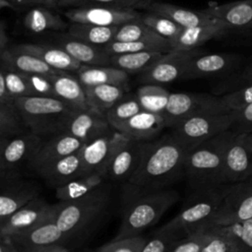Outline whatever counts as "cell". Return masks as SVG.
<instances>
[{"label":"cell","mask_w":252,"mask_h":252,"mask_svg":"<svg viewBox=\"0 0 252 252\" xmlns=\"http://www.w3.org/2000/svg\"><path fill=\"white\" fill-rule=\"evenodd\" d=\"M0 73L3 74L7 90L14 98L23 96H33V92L31 87L27 74L14 71L1 66Z\"/></svg>","instance_id":"ee69618b"},{"label":"cell","mask_w":252,"mask_h":252,"mask_svg":"<svg viewBox=\"0 0 252 252\" xmlns=\"http://www.w3.org/2000/svg\"><path fill=\"white\" fill-rule=\"evenodd\" d=\"M202 112H225L216 94L195 93H170L167 105L161 115L170 129L185 118Z\"/></svg>","instance_id":"8fae6325"},{"label":"cell","mask_w":252,"mask_h":252,"mask_svg":"<svg viewBox=\"0 0 252 252\" xmlns=\"http://www.w3.org/2000/svg\"><path fill=\"white\" fill-rule=\"evenodd\" d=\"M207 232L209 237L201 252H236L233 244L225 236L209 230Z\"/></svg>","instance_id":"816d5d0a"},{"label":"cell","mask_w":252,"mask_h":252,"mask_svg":"<svg viewBox=\"0 0 252 252\" xmlns=\"http://www.w3.org/2000/svg\"><path fill=\"white\" fill-rule=\"evenodd\" d=\"M31 87L33 92V96H54L51 77L39 74H27Z\"/></svg>","instance_id":"f5cc1de1"},{"label":"cell","mask_w":252,"mask_h":252,"mask_svg":"<svg viewBox=\"0 0 252 252\" xmlns=\"http://www.w3.org/2000/svg\"><path fill=\"white\" fill-rule=\"evenodd\" d=\"M118 27L71 23L69 26V33L85 42L103 47L114 39Z\"/></svg>","instance_id":"8d00e7d4"},{"label":"cell","mask_w":252,"mask_h":252,"mask_svg":"<svg viewBox=\"0 0 252 252\" xmlns=\"http://www.w3.org/2000/svg\"><path fill=\"white\" fill-rule=\"evenodd\" d=\"M12 239L19 248L24 250L33 247L61 244L69 238L58 226L54 219H51L24 233L13 236Z\"/></svg>","instance_id":"83f0119b"},{"label":"cell","mask_w":252,"mask_h":252,"mask_svg":"<svg viewBox=\"0 0 252 252\" xmlns=\"http://www.w3.org/2000/svg\"><path fill=\"white\" fill-rule=\"evenodd\" d=\"M185 155L186 149L169 132L147 142L137 171L125 183L127 199L168 189L184 177Z\"/></svg>","instance_id":"6da1fadb"},{"label":"cell","mask_w":252,"mask_h":252,"mask_svg":"<svg viewBox=\"0 0 252 252\" xmlns=\"http://www.w3.org/2000/svg\"><path fill=\"white\" fill-rule=\"evenodd\" d=\"M232 123L230 112H202L180 121L169 133L187 151L229 130Z\"/></svg>","instance_id":"52a82bcc"},{"label":"cell","mask_w":252,"mask_h":252,"mask_svg":"<svg viewBox=\"0 0 252 252\" xmlns=\"http://www.w3.org/2000/svg\"><path fill=\"white\" fill-rule=\"evenodd\" d=\"M213 18L224 23L230 31L252 32V0H240L205 9Z\"/></svg>","instance_id":"7402d4cb"},{"label":"cell","mask_w":252,"mask_h":252,"mask_svg":"<svg viewBox=\"0 0 252 252\" xmlns=\"http://www.w3.org/2000/svg\"><path fill=\"white\" fill-rule=\"evenodd\" d=\"M146 143L129 140L121 145L103 174L104 179L126 183L137 171L145 150Z\"/></svg>","instance_id":"ac0fdd59"},{"label":"cell","mask_w":252,"mask_h":252,"mask_svg":"<svg viewBox=\"0 0 252 252\" xmlns=\"http://www.w3.org/2000/svg\"><path fill=\"white\" fill-rule=\"evenodd\" d=\"M208 230L225 236L233 244L236 252H252V219L215 226Z\"/></svg>","instance_id":"74e56055"},{"label":"cell","mask_w":252,"mask_h":252,"mask_svg":"<svg viewBox=\"0 0 252 252\" xmlns=\"http://www.w3.org/2000/svg\"><path fill=\"white\" fill-rule=\"evenodd\" d=\"M22 252H70V251L61 244H53V245H48V246L24 249V250H22Z\"/></svg>","instance_id":"9f6ffc18"},{"label":"cell","mask_w":252,"mask_h":252,"mask_svg":"<svg viewBox=\"0 0 252 252\" xmlns=\"http://www.w3.org/2000/svg\"><path fill=\"white\" fill-rule=\"evenodd\" d=\"M1 66L18 71L24 74H39L52 76L60 71H56L48 66L41 59L30 53L17 50L13 47L7 48L0 53Z\"/></svg>","instance_id":"f546056e"},{"label":"cell","mask_w":252,"mask_h":252,"mask_svg":"<svg viewBox=\"0 0 252 252\" xmlns=\"http://www.w3.org/2000/svg\"><path fill=\"white\" fill-rule=\"evenodd\" d=\"M165 128L166 125L161 114L141 110L114 129L129 140L146 143L159 138Z\"/></svg>","instance_id":"44dd1931"},{"label":"cell","mask_w":252,"mask_h":252,"mask_svg":"<svg viewBox=\"0 0 252 252\" xmlns=\"http://www.w3.org/2000/svg\"><path fill=\"white\" fill-rule=\"evenodd\" d=\"M57 45L82 65H110V55L105 52L102 46H96L85 42L71 35L69 32L57 38Z\"/></svg>","instance_id":"d4e9b609"},{"label":"cell","mask_w":252,"mask_h":252,"mask_svg":"<svg viewBox=\"0 0 252 252\" xmlns=\"http://www.w3.org/2000/svg\"><path fill=\"white\" fill-rule=\"evenodd\" d=\"M85 144L76 137L65 133H57L44 140L35 158L31 162L29 169L38 174L42 169L54 161L79 152Z\"/></svg>","instance_id":"d6986e66"},{"label":"cell","mask_w":252,"mask_h":252,"mask_svg":"<svg viewBox=\"0 0 252 252\" xmlns=\"http://www.w3.org/2000/svg\"><path fill=\"white\" fill-rule=\"evenodd\" d=\"M57 208V204L51 205L38 196L0 222V234L13 237L24 233L54 219Z\"/></svg>","instance_id":"4fadbf2b"},{"label":"cell","mask_w":252,"mask_h":252,"mask_svg":"<svg viewBox=\"0 0 252 252\" xmlns=\"http://www.w3.org/2000/svg\"><path fill=\"white\" fill-rule=\"evenodd\" d=\"M43 141V137L31 131L0 139V178L23 176V169H29Z\"/></svg>","instance_id":"ba28073f"},{"label":"cell","mask_w":252,"mask_h":252,"mask_svg":"<svg viewBox=\"0 0 252 252\" xmlns=\"http://www.w3.org/2000/svg\"><path fill=\"white\" fill-rule=\"evenodd\" d=\"M227 132L228 130L186 151L184 178L193 191L227 184L223 165Z\"/></svg>","instance_id":"7a4b0ae2"},{"label":"cell","mask_w":252,"mask_h":252,"mask_svg":"<svg viewBox=\"0 0 252 252\" xmlns=\"http://www.w3.org/2000/svg\"><path fill=\"white\" fill-rule=\"evenodd\" d=\"M14 4L8 0H0V8L4 7H9V8H14Z\"/></svg>","instance_id":"91938a15"},{"label":"cell","mask_w":252,"mask_h":252,"mask_svg":"<svg viewBox=\"0 0 252 252\" xmlns=\"http://www.w3.org/2000/svg\"><path fill=\"white\" fill-rule=\"evenodd\" d=\"M142 20L148 26H150L158 35L167 39L171 43V46L176 41L180 32L184 29L172 20L154 12L142 15Z\"/></svg>","instance_id":"7bdbcfd3"},{"label":"cell","mask_w":252,"mask_h":252,"mask_svg":"<svg viewBox=\"0 0 252 252\" xmlns=\"http://www.w3.org/2000/svg\"><path fill=\"white\" fill-rule=\"evenodd\" d=\"M13 48L36 56L56 71L76 73L82 66L80 62L58 45L22 43L13 46Z\"/></svg>","instance_id":"cb8c5ba5"},{"label":"cell","mask_w":252,"mask_h":252,"mask_svg":"<svg viewBox=\"0 0 252 252\" xmlns=\"http://www.w3.org/2000/svg\"><path fill=\"white\" fill-rule=\"evenodd\" d=\"M223 165L226 183L252 178V133L228 130Z\"/></svg>","instance_id":"30bf717a"},{"label":"cell","mask_w":252,"mask_h":252,"mask_svg":"<svg viewBox=\"0 0 252 252\" xmlns=\"http://www.w3.org/2000/svg\"><path fill=\"white\" fill-rule=\"evenodd\" d=\"M143 110L161 114L165 109L170 93L160 85L144 84L135 93Z\"/></svg>","instance_id":"ab89813d"},{"label":"cell","mask_w":252,"mask_h":252,"mask_svg":"<svg viewBox=\"0 0 252 252\" xmlns=\"http://www.w3.org/2000/svg\"><path fill=\"white\" fill-rule=\"evenodd\" d=\"M165 39L158 35L143 20L142 16L138 19L128 21L120 25L115 33V41H134V40H161Z\"/></svg>","instance_id":"60d3db41"},{"label":"cell","mask_w":252,"mask_h":252,"mask_svg":"<svg viewBox=\"0 0 252 252\" xmlns=\"http://www.w3.org/2000/svg\"><path fill=\"white\" fill-rule=\"evenodd\" d=\"M180 238L182 236L176 232L158 228L152 238L147 239L141 252H168L172 244Z\"/></svg>","instance_id":"c3c4849f"},{"label":"cell","mask_w":252,"mask_h":252,"mask_svg":"<svg viewBox=\"0 0 252 252\" xmlns=\"http://www.w3.org/2000/svg\"><path fill=\"white\" fill-rule=\"evenodd\" d=\"M64 15L71 23H85L107 27H118L142 16L135 9H121L100 5L75 7L67 10Z\"/></svg>","instance_id":"2e32d148"},{"label":"cell","mask_w":252,"mask_h":252,"mask_svg":"<svg viewBox=\"0 0 252 252\" xmlns=\"http://www.w3.org/2000/svg\"><path fill=\"white\" fill-rule=\"evenodd\" d=\"M220 107L225 112L244 108L252 103V85L218 95Z\"/></svg>","instance_id":"bcb514c9"},{"label":"cell","mask_w":252,"mask_h":252,"mask_svg":"<svg viewBox=\"0 0 252 252\" xmlns=\"http://www.w3.org/2000/svg\"><path fill=\"white\" fill-rule=\"evenodd\" d=\"M230 113L233 119L230 129L236 132L252 133V103Z\"/></svg>","instance_id":"db71d44e"},{"label":"cell","mask_w":252,"mask_h":252,"mask_svg":"<svg viewBox=\"0 0 252 252\" xmlns=\"http://www.w3.org/2000/svg\"><path fill=\"white\" fill-rule=\"evenodd\" d=\"M44 5L47 7H54L53 0H22L21 6H40Z\"/></svg>","instance_id":"6f0895ef"},{"label":"cell","mask_w":252,"mask_h":252,"mask_svg":"<svg viewBox=\"0 0 252 252\" xmlns=\"http://www.w3.org/2000/svg\"><path fill=\"white\" fill-rule=\"evenodd\" d=\"M84 87L95 85H116L128 89L129 74L111 65L90 66L82 65L75 73Z\"/></svg>","instance_id":"4dcf8cb0"},{"label":"cell","mask_w":252,"mask_h":252,"mask_svg":"<svg viewBox=\"0 0 252 252\" xmlns=\"http://www.w3.org/2000/svg\"><path fill=\"white\" fill-rule=\"evenodd\" d=\"M164 53L160 51H139L110 56V65L128 74L143 73Z\"/></svg>","instance_id":"e575fe53"},{"label":"cell","mask_w":252,"mask_h":252,"mask_svg":"<svg viewBox=\"0 0 252 252\" xmlns=\"http://www.w3.org/2000/svg\"><path fill=\"white\" fill-rule=\"evenodd\" d=\"M88 104L91 108L105 113L118 100H120L127 91L126 88L116 85H95L84 87Z\"/></svg>","instance_id":"d6a6232c"},{"label":"cell","mask_w":252,"mask_h":252,"mask_svg":"<svg viewBox=\"0 0 252 252\" xmlns=\"http://www.w3.org/2000/svg\"><path fill=\"white\" fill-rule=\"evenodd\" d=\"M53 95L74 109L90 108L85 88L76 75L58 72L51 77Z\"/></svg>","instance_id":"4316f807"},{"label":"cell","mask_w":252,"mask_h":252,"mask_svg":"<svg viewBox=\"0 0 252 252\" xmlns=\"http://www.w3.org/2000/svg\"><path fill=\"white\" fill-rule=\"evenodd\" d=\"M0 252H22L12 237L0 234Z\"/></svg>","instance_id":"11a10c76"},{"label":"cell","mask_w":252,"mask_h":252,"mask_svg":"<svg viewBox=\"0 0 252 252\" xmlns=\"http://www.w3.org/2000/svg\"><path fill=\"white\" fill-rule=\"evenodd\" d=\"M250 219H252V178L222 186L220 206L208 229Z\"/></svg>","instance_id":"9c48e42d"},{"label":"cell","mask_w":252,"mask_h":252,"mask_svg":"<svg viewBox=\"0 0 252 252\" xmlns=\"http://www.w3.org/2000/svg\"><path fill=\"white\" fill-rule=\"evenodd\" d=\"M252 85V62L247 64L241 70L228 76L214 89L216 95H220L237 89H241Z\"/></svg>","instance_id":"f6af8a7d"},{"label":"cell","mask_w":252,"mask_h":252,"mask_svg":"<svg viewBox=\"0 0 252 252\" xmlns=\"http://www.w3.org/2000/svg\"><path fill=\"white\" fill-rule=\"evenodd\" d=\"M36 181L23 176L0 178V222L40 195Z\"/></svg>","instance_id":"5bb4252c"},{"label":"cell","mask_w":252,"mask_h":252,"mask_svg":"<svg viewBox=\"0 0 252 252\" xmlns=\"http://www.w3.org/2000/svg\"><path fill=\"white\" fill-rule=\"evenodd\" d=\"M37 175L44 180L47 186L54 189L85 175L81 150L54 161Z\"/></svg>","instance_id":"603a6c76"},{"label":"cell","mask_w":252,"mask_h":252,"mask_svg":"<svg viewBox=\"0 0 252 252\" xmlns=\"http://www.w3.org/2000/svg\"><path fill=\"white\" fill-rule=\"evenodd\" d=\"M222 186L194 191L180 212L160 229L176 232L182 237L206 231L220 206Z\"/></svg>","instance_id":"277c9868"},{"label":"cell","mask_w":252,"mask_h":252,"mask_svg":"<svg viewBox=\"0 0 252 252\" xmlns=\"http://www.w3.org/2000/svg\"><path fill=\"white\" fill-rule=\"evenodd\" d=\"M53 1H54V7H55V6H57V4H58L61 0H53Z\"/></svg>","instance_id":"6125c7cd"},{"label":"cell","mask_w":252,"mask_h":252,"mask_svg":"<svg viewBox=\"0 0 252 252\" xmlns=\"http://www.w3.org/2000/svg\"><path fill=\"white\" fill-rule=\"evenodd\" d=\"M242 57L235 53L198 54L186 65L181 79H197L216 76L233 70L240 64Z\"/></svg>","instance_id":"ffe728a7"},{"label":"cell","mask_w":252,"mask_h":252,"mask_svg":"<svg viewBox=\"0 0 252 252\" xmlns=\"http://www.w3.org/2000/svg\"><path fill=\"white\" fill-rule=\"evenodd\" d=\"M104 180L103 176L97 173L83 175L56 188L55 195L59 201L77 200L103 185Z\"/></svg>","instance_id":"d590c367"},{"label":"cell","mask_w":252,"mask_h":252,"mask_svg":"<svg viewBox=\"0 0 252 252\" xmlns=\"http://www.w3.org/2000/svg\"><path fill=\"white\" fill-rule=\"evenodd\" d=\"M110 202V192L101 185L88 195L73 201H59L55 222L68 238L79 234L96 220Z\"/></svg>","instance_id":"8992f818"},{"label":"cell","mask_w":252,"mask_h":252,"mask_svg":"<svg viewBox=\"0 0 252 252\" xmlns=\"http://www.w3.org/2000/svg\"><path fill=\"white\" fill-rule=\"evenodd\" d=\"M105 52L112 56L123 53L139 52V51H160L163 53L172 50L171 43L167 39L161 40H134V41H115L107 43L103 46Z\"/></svg>","instance_id":"f35d334b"},{"label":"cell","mask_w":252,"mask_h":252,"mask_svg":"<svg viewBox=\"0 0 252 252\" xmlns=\"http://www.w3.org/2000/svg\"><path fill=\"white\" fill-rule=\"evenodd\" d=\"M16 104L31 132L43 138L61 133L77 109L54 96H23Z\"/></svg>","instance_id":"5b68a950"},{"label":"cell","mask_w":252,"mask_h":252,"mask_svg":"<svg viewBox=\"0 0 252 252\" xmlns=\"http://www.w3.org/2000/svg\"><path fill=\"white\" fill-rule=\"evenodd\" d=\"M8 1H10V2H12L14 5H16V6H21V1L22 0H8Z\"/></svg>","instance_id":"94428289"},{"label":"cell","mask_w":252,"mask_h":252,"mask_svg":"<svg viewBox=\"0 0 252 252\" xmlns=\"http://www.w3.org/2000/svg\"><path fill=\"white\" fill-rule=\"evenodd\" d=\"M147 8L150 10V12L162 15L172 20L182 28L205 25L215 20V18H213L205 9L195 11L164 2H152Z\"/></svg>","instance_id":"f1b7e54d"},{"label":"cell","mask_w":252,"mask_h":252,"mask_svg":"<svg viewBox=\"0 0 252 252\" xmlns=\"http://www.w3.org/2000/svg\"><path fill=\"white\" fill-rule=\"evenodd\" d=\"M178 199V192L171 188L127 199L121 223L114 239L141 235L145 229L156 224Z\"/></svg>","instance_id":"3957f363"},{"label":"cell","mask_w":252,"mask_h":252,"mask_svg":"<svg viewBox=\"0 0 252 252\" xmlns=\"http://www.w3.org/2000/svg\"><path fill=\"white\" fill-rule=\"evenodd\" d=\"M142 109L136 94H127L118 100L106 112V118L112 128H116L123 122L129 120Z\"/></svg>","instance_id":"b9f144b4"},{"label":"cell","mask_w":252,"mask_h":252,"mask_svg":"<svg viewBox=\"0 0 252 252\" xmlns=\"http://www.w3.org/2000/svg\"><path fill=\"white\" fill-rule=\"evenodd\" d=\"M209 233L207 231L196 232L176 240L168 252H201Z\"/></svg>","instance_id":"f907efd6"},{"label":"cell","mask_w":252,"mask_h":252,"mask_svg":"<svg viewBox=\"0 0 252 252\" xmlns=\"http://www.w3.org/2000/svg\"><path fill=\"white\" fill-rule=\"evenodd\" d=\"M143 1H146V2H148V3H152V2H154L155 0H143Z\"/></svg>","instance_id":"be15d7a7"},{"label":"cell","mask_w":252,"mask_h":252,"mask_svg":"<svg viewBox=\"0 0 252 252\" xmlns=\"http://www.w3.org/2000/svg\"><path fill=\"white\" fill-rule=\"evenodd\" d=\"M150 3L143 0H61L57 6L66 7H82L90 5H100V6H110L121 9H136L148 7Z\"/></svg>","instance_id":"7dc6e473"},{"label":"cell","mask_w":252,"mask_h":252,"mask_svg":"<svg viewBox=\"0 0 252 252\" xmlns=\"http://www.w3.org/2000/svg\"><path fill=\"white\" fill-rule=\"evenodd\" d=\"M198 54H200V51L197 49L166 52L140 74V81L143 84L162 85L181 79L187 63Z\"/></svg>","instance_id":"9a60e30c"},{"label":"cell","mask_w":252,"mask_h":252,"mask_svg":"<svg viewBox=\"0 0 252 252\" xmlns=\"http://www.w3.org/2000/svg\"><path fill=\"white\" fill-rule=\"evenodd\" d=\"M126 141L124 135L111 128L105 134L85 144L81 149L85 175L97 173L103 176L115 153Z\"/></svg>","instance_id":"7c38bea8"},{"label":"cell","mask_w":252,"mask_h":252,"mask_svg":"<svg viewBox=\"0 0 252 252\" xmlns=\"http://www.w3.org/2000/svg\"><path fill=\"white\" fill-rule=\"evenodd\" d=\"M229 28L221 21L213 22L191 28H184L172 45V50H192L210 39L220 37L229 32Z\"/></svg>","instance_id":"484cf974"},{"label":"cell","mask_w":252,"mask_h":252,"mask_svg":"<svg viewBox=\"0 0 252 252\" xmlns=\"http://www.w3.org/2000/svg\"><path fill=\"white\" fill-rule=\"evenodd\" d=\"M147 239L142 235L112 239L102 245L97 252H141Z\"/></svg>","instance_id":"681fc988"},{"label":"cell","mask_w":252,"mask_h":252,"mask_svg":"<svg viewBox=\"0 0 252 252\" xmlns=\"http://www.w3.org/2000/svg\"><path fill=\"white\" fill-rule=\"evenodd\" d=\"M105 113L94 108L77 109L68 118L63 131L87 144L111 129Z\"/></svg>","instance_id":"e0dca14e"},{"label":"cell","mask_w":252,"mask_h":252,"mask_svg":"<svg viewBox=\"0 0 252 252\" xmlns=\"http://www.w3.org/2000/svg\"><path fill=\"white\" fill-rule=\"evenodd\" d=\"M23 25L32 33L59 31L66 27L65 22L59 15L40 6L33 7L27 12L23 19Z\"/></svg>","instance_id":"836d02e7"},{"label":"cell","mask_w":252,"mask_h":252,"mask_svg":"<svg viewBox=\"0 0 252 252\" xmlns=\"http://www.w3.org/2000/svg\"><path fill=\"white\" fill-rule=\"evenodd\" d=\"M8 41H9V39H8V35L6 34V32H5V26H4V23L2 22L0 25V53L8 48V46H7Z\"/></svg>","instance_id":"680465c9"},{"label":"cell","mask_w":252,"mask_h":252,"mask_svg":"<svg viewBox=\"0 0 252 252\" xmlns=\"http://www.w3.org/2000/svg\"><path fill=\"white\" fill-rule=\"evenodd\" d=\"M30 132L17 104L11 95L0 97V139L13 138Z\"/></svg>","instance_id":"1f68e13d"}]
</instances>
